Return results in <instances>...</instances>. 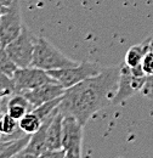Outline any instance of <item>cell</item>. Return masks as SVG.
Masks as SVG:
<instances>
[{
    "mask_svg": "<svg viewBox=\"0 0 153 158\" xmlns=\"http://www.w3.org/2000/svg\"><path fill=\"white\" fill-rule=\"evenodd\" d=\"M10 96H11V95H6L5 93H2V91L0 90V105H2L5 110L7 108V100H9Z\"/></svg>",
    "mask_w": 153,
    "mask_h": 158,
    "instance_id": "603a6c76",
    "label": "cell"
},
{
    "mask_svg": "<svg viewBox=\"0 0 153 158\" xmlns=\"http://www.w3.org/2000/svg\"><path fill=\"white\" fill-rule=\"evenodd\" d=\"M19 120L15 119L7 112H5L0 118V133L2 135H11L19 131Z\"/></svg>",
    "mask_w": 153,
    "mask_h": 158,
    "instance_id": "2e32d148",
    "label": "cell"
},
{
    "mask_svg": "<svg viewBox=\"0 0 153 158\" xmlns=\"http://www.w3.org/2000/svg\"><path fill=\"white\" fill-rule=\"evenodd\" d=\"M62 128V148H64L67 157H80L84 125L73 116H64Z\"/></svg>",
    "mask_w": 153,
    "mask_h": 158,
    "instance_id": "5b68a950",
    "label": "cell"
},
{
    "mask_svg": "<svg viewBox=\"0 0 153 158\" xmlns=\"http://www.w3.org/2000/svg\"><path fill=\"white\" fill-rule=\"evenodd\" d=\"M40 157H48V158H63L67 157L64 148H55V150H46Z\"/></svg>",
    "mask_w": 153,
    "mask_h": 158,
    "instance_id": "7402d4cb",
    "label": "cell"
},
{
    "mask_svg": "<svg viewBox=\"0 0 153 158\" xmlns=\"http://www.w3.org/2000/svg\"><path fill=\"white\" fill-rule=\"evenodd\" d=\"M64 93H66V88H63L60 83L50 81V83H45L40 85L38 88H34V89H31V90H27L19 94H23L27 98V100L31 102L33 110H35L40 105L62 96Z\"/></svg>",
    "mask_w": 153,
    "mask_h": 158,
    "instance_id": "9c48e42d",
    "label": "cell"
},
{
    "mask_svg": "<svg viewBox=\"0 0 153 158\" xmlns=\"http://www.w3.org/2000/svg\"><path fill=\"white\" fill-rule=\"evenodd\" d=\"M0 140H1V133H0Z\"/></svg>",
    "mask_w": 153,
    "mask_h": 158,
    "instance_id": "4316f807",
    "label": "cell"
},
{
    "mask_svg": "<svg viewBox=\"0 0 153 158\" xmlns=\"http://www.w3.org/2000/svg\"><path fill=\"white\" fill-rule=\"evenodd\" d=\"M5 112H6V110H5L4 107H2V105H0V118L2 117V114H4Z\"/></svg>",
    "mask_w": 153,
    "mask_h": 158,
    "instance_id": "d4e9b609",
    "label": "cell"
},
{
    "mask_svg": "<svg viewBox=\"0 0 153 158\" xmlns=\"http://www.w3.org/2000/svg\"><path fill=\"white\" fill-rule=\"evenodd\" d=\"M31 136V134H26L16 140L0 141V157H17V155L27 146Z\"/></svg>",
    "mask_w": 153,
    "mask_h": 158,
    "instance_id": "5bb4252c",
    "label": "cell"
},
{
    "mask_svg": "<svg viewBox=\"0 0 153 158\" xmlns=\"http://www.w3.org/2000/svg\"><path fill=\"white\" fill-rule=\"evenodd\" d=\"M11 78L15 85V93H23L38 88L45 83L56 81L48 73V71H44L35 66L17 68Z\"/></svg>",
    "mask_w": 153,
    "mask_h": 158,
    "instance_id": "8992f818",
    "label": "cell"
},
{
    "mask_svg": "<svg viewBox=\"0 0 153 158\" xmlns=\"http://www.w3.org/2000/svg\"><path fill=\"white\" fill-rule=\"evenodd\" d=\"M146 98L153 100V74H148L147 79H146V83L143 85V89L141 91Z\"/></svg>",
    "mask_w": 153,
    "mask_h": 158,
    "instance_id": "44dd1931",
    "label": "cell"
},
{
    "mask_svg": "<svg viewBox=\"0 0 153 158\" xmlns=\"http://www.w3.org/2000/svg\"><path fill=\"white\" fill-rule=\"evenodd\" d=\"M23 24L21 17L19 0H14V2L6 9L2 14L0 21V41L4 46L16 39L22 32Z\"/></svg>",
    "mask_w": 153,
    "mask_h": 158,
    "instance_id": "ba28073f",
    "label": "cell"
},
{
    "mask_svg": "<svg viewBox=\"0 0 153 158\" xmlns=\"http://www.w3.org/2000/svg\"><path fill=\"white\" fill-rule=\"evenodd\" d=\"M32 111H33V107H32L31 102L27 100V98L23 94L15 93L7 100L6 112L17 120H19L24 114H27L28 112H32Z\"/></svg>",
    "mask_w": 153,
    "mask_h": 158,
    "instance_id": "4fadbf2b",
    "label": "cell"
},
{
    "mask_svg": "<svg viewBox=\"0 0 153 158\" xmlns=\"http://www.w3.org/2000/svg\"><path fill=\"white\" fill-rule=\"evenodd\" d=\"M41 123H43V120L40 119V117L34 111H32V112H28L27 114H24L19 119V128L24 133L32 135L40 128Z\"/></svg>",
    "mask_w": 153,
    "mask_h": 158,
    "instance_id": "9a60e30c",
    "label": "cell"
},
{
    "mask_svg": "<svg viewBox=\"0 0 153 158\" xmlns=\"http://www.w3.org/2000/svg\"><path fill=\"white\" fill-rule=\"evenodd\" d=\"M147 76L140 77L133 73L131 68L124 62L122 64L120 68V77H119V85H118V90L115 93L114 98H113V105H119L128 99H130L131 96H134L135 94L142 91L143 85L146 83Z\"/></svg>",
    "mask_w": 153,
    "mask_h": 158,
    "instance_id": "52a82bcc",
    "label": "cell"
},
{
    "mask_svg": "<svg viewBox=\"0 0 153 158\" xmlns=\"http://www.w3.org/2000/svg\"><path fill=\"white\" fill-rule=\"evenodd\" d=\"M58 110L56 112H54L51 116H49L48 118H45L43 120L40 128L34 134H32L27 146L24 147V150H22L17 155V157H40L46 151V133H48V128H49L52 118L55 117V114L58 112Z\"/></svg>",
    "mask_w": 153,
    "mask_h": 158,
    "instance_id": "30bf717a",
    "label": "cell"
},
{
    "mask_svg": "<svg viewBox=\"0 0 153 158\" xmlns=\"http://www.w3.org/2000/svg\"><path fill=\"white\" fill-rule=\"evenodd\" d=\"M17 68L19 67L12 62V60L10 59V56L6 51V48L0 41V71L6 73L7 76L12 77Z\"/></svg>",
    "mask_w": 153,
    "mask_h": 158,
    "instance_id": "ac0fdd59",
    "label": "cell"
},
{
    "mask_svg": "<svg viewBox=\"0 0 153 158\" xmlns=\"http://www.w3.org/2000/svg\"><path fill=\"white\" fill-rule=\"evenodd\" d=\"M6 9L7 7H4V9H0V21H1V16H2V14L6 11Z\"/></svg>",
    "mask_w": 153,
    "mask_h": 158,
    "instance_id": "484cf974",
    "label": "cell"
},
{
    "mask_svg": "<svg viewBox=\"0 0 153 158\" xmlns=\"http://www.w3.org/2000/svg\"><path fill=\"white\" fill-rule=\"evenodd\" d=\"M122 64L103 68L98 74L66 89L58 106L63 116H73L83 125L113 102L119 85Z\"/></svg>",
    "mask_w": 153,
    "mask_h": 158,
    "instance_id": "6da1fadb",
    "label": "cell"
},
{
    "mask_svg": "<svg viewBox=\"0 0 153 158\" xmlns=\"http://www.w3.org/2000/svg\"><path fill=\"white\" fill-rule=\"evenodd\" d=\"M62 96H63V95H62ZM62 96L56 98V99H54V100H50V101H48V102L40 105L39 107H37V108L33 110V111L40 117L41 120H44L45 118H48L49 116H51L54 112L57 111L58 106H60V103H61V101H62Z\"/></svg>",
    "mask_w": 153,
    "mask_h": 158,
    "instance_id": "e0dca14e",
    "label": "cell"
},
{
    "mask_svg": "<svg viewBox=\"0 0 153 158\" xmlns=\"http://www.w3.org/2000/svg\"><path fill=\"white\" fill-rule=\"evenodd\" d=\"M76 64H78L76 61L68 59L48 39L43 37L35 39L32 66H35L44 71H52L72 67Z\"/></svg>",
    "mask_w": 153,
    "mask_h": 158,
    "instance_id": "7a4b0ae2",
    "label": "cell"
},
{
    "mask_svg": "<svg viewBox=\"0 0 153 158\" xmlns=\"http://www.w3.org/2000/svg\"><path fill=\"white\" fill-rule=\"evenodd\" d=\"M102 69L103 68L98 63L85 61V62L78 63L76 66H72V67L48 71V73L57 83H60L63 88L68 89V88L76 85L85 79L98 74Z\"/></svg>",
    "mask_w": 153,
    "mask_h": 158,
    "instance_id": "3957f363",
    "label": "cell"
},
{
    "mask_svg": "<svg viewBox=\"0 0 153 158\" xmlns=\"http://www.w3.org/2000/svg\"><path fill=\"white\" fill-rule=\"evenodd\" d=\"M63 113L58 110V112L52 118L46 133V150L62 148V123H63Z\"/></svg>",
    "mask_w": 153,
    "mask_h": 158,
    "instance_id": "7c38bea8",
    "label": "cell"
},
{
    "mask_svg": "<svg viewBox=\"0 0 153 158\" xmlns=\"http://www.w3.org/2000/svg\"><path fill=\"white\" fill-rule=\"evenodd\" d=\"M150 50H153V31L146 39L142 40L140 44L133 45L126 51L124 62L129 67H136V66H139V64L142 63L145 56L147 55V52Z\"/></svg>",
    "mask_w": 153,
    "mask_h": 158,
    "instance_id": "8fae6325",
    "label": "cell"
},
{
    "mask_svg": "<svg viewBox=\"0 0 153 158\" xmlns=\"http://www.w3.org/2000/svg\"><path fill=\"white\" fill-rule=\"evenodd\" d=\"M141 64H142V68H143V71L147 76L153 74V50H150L147 52V55L145 56Z\"/></svg>",
    "mask_w": 153,
    "mask_h": 158,
    "instance_id": "ffe728a7",
    "label": "cell"
},
{
    "mask_svg": "<svg viewBox=\"0 0 153 158\" xmlns=\"http://www.w3.org/2000/svg\"><path fill=\"white\" fill-rule=\"evenodd\" d=\"M35 39L29 29L23 26L19 37L5 46L10 59L19 68L32 66Z\"/></svg>",
    "mask_w": 153,
    "mask_h": 158,
    "instance_id": "277c9868",
    "label": "cell"
},
{
    "mask_svg": "<svg viewBox=\"0 0 153 158\" xmlns=\"http://www.w3.org/2000/svg\"><path fill=\"white\" fill-rule=\"evenodd\" d=\"M12 2H14V0H0V9L9 7Z\"/></svg>",
    "mask_w": 153,
    "mask_h": 158,
    "instance_id": "cb8c5ba5",
    "label": "cell"
},
{
    "mask_svg": "<svg viewBox=\"0 0 153 158\" xmlns=\"http://www.w3.org/2000/svg\"><path fill=\"white\" fill-rule=\"evenodd\" d=\"M0 90L6 95L15 94V85H14L12 78L1 71H0Z\"/></svg>",
    "mask_w": 153,
    "mask_h": 158,
    "instance_id": "d6986e66",
    "label": "cell"
}]
</instances>
